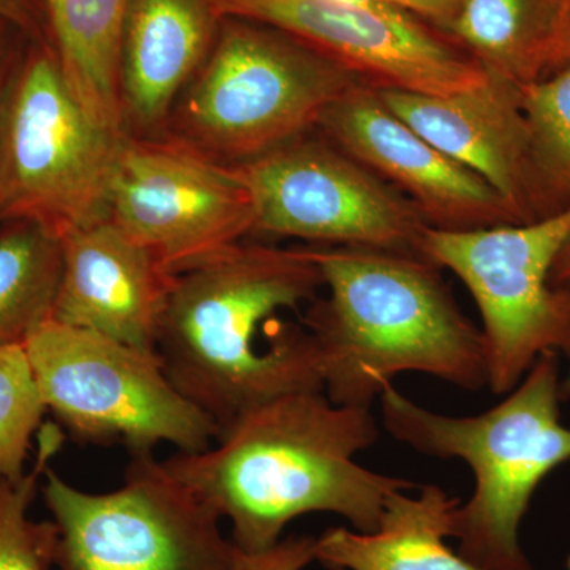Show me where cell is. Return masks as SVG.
Masks as SVG:
<instances>
[{
	"label": "cell",
	"instance_id": "obj_1",
	"mask_svg": "<svg viewBox=\"0 0 570 570\" xmlns=\"http://www.w3.org/2000/svg\"><path fill=\"white\" fill-rule=\"evenodd\" d=\"M379 434L371 407L340 406L324 390H303L249 409L212 448L176 452L164 466L230 520L236 549L262 553L306 513H335L354 531H377L390 494L420 489L356 463Z\"/></svg>",
	"mask_w": 570,
	"mask_h": 570
},
{
	"label": "cell",
	"instance_id": "obj_2",
	"mask_svg": "<svg viewBox=\"0 0 570 570\" xmlns=\"http://www.w3.org/2000/svg\"><path fill=\"white\" fill-rule=\"evenodd\" d=\"M322 285L311 250L243 243L175 276L156 341L165 376L219 430L277 396L324 390L311 333L275 321Z\"/></svg>",
	"mask_w": 570,
	"mask_h": 570
},
{
	"label": "cell",
	"instance_id": "obj_3",
	"mask_svg": "<svg viewBox=\"0 0 570 570\" xmlns=\"http://www.w3.org/2000/svg\"><path fill=\"white\" fill-rule=\"evenodd\" d=\"M311 254L328 296L313 302L303 325L330 401L371 407L401 373L469 392L489 387L482 330L456 305L441 268L419 255L363 247Z\"/></svg>",
	"mask_w": 570,
	"mask_h": 570
},
{
	"label": "cell",
	"instance_id": "obj_4",
	"mask_svg": "<svg viewBox=\"0 0 570 570\" xmlns=\"http://www.w3.org/2000/svg\"><path fill=\"white\" fill-rule=\"evenodd\" d=\"M558 356L543 355L519 385L479 415L453 417L419 406L393 384L381 401L382 426L422 455L460 459L475 489L453 520L459 553L480 570H532L520 527L535 490L570 461V428L561 422Z\"/></svg>",
	"mask_w": 570,
	"mask_h": 570
},
{
	"label": "cell",
	"instance_id": "obj_5",
	"mask_svg": "<svg viewBox=\"0 0 570 570\" xmlns=\"http://www.w3.org/2000/svg\"><path fill=\"white\" fill-rule=\"evenodd\" d=\"M127 137L78 104L50 41L29 40L0 92V225L61 236L107 219Z\"/></svg>",
	"mask_w": 570,
	"mask_h": 570
},
{
	"label": "cell",
	"instance_id": "obj_6",
	"mask_svg": "<svg viewBox=\"0 0 570 570\" xmlns=\"http://www.w3.org/2000/svg\"><path fill=\"white\" fill-rule=\"evenodd\" d=\"M198 71L179 111L181 141L239 164L303 137L363 85L288 33L238 18H228Z\"/></svg>",
	"mask_w": 570,
	"mask_h": 570
},
{
	"label": "cell",
	"instance_id": "obj_7",
	"mask_svg": "<svg viewBox=\"0 0 570 570\" xmlns=\"http://www.w3.org/2000/svg\"><path fill=\"white\" fill-rule=\"evenodd\" d=\"M24 346L48 411L80 444H121L138 456L163 442L204 452L219 436L217 423L168 381L157 355L52 318Z\"/></svg>",
	"mask_w": 570,
	"mask_h": 570
},
{
	"label": "cell",
	"instance_id": "obj_8",
	"mask_svg": "<svg viewBox=\"0 0 570 570\" xmlns=\"http://www.w3.org/2000/svg\"><path fill=\"white\" fill-rule=\"evenodd\" d=\"M570 236V205L534 223L426 227L419 253L466 285L482 317L489 387L508 395L543 355L570 358V285L551 268Z\"/></svg>",
	"mask_w": 570,
	"mask_h": 570
},
{
	"label": "cell",
	"instance_id": "obj_9",
	"mask_svg": "<svg viewBox=\"0 0 570 570\" xmlns=\"http://www.w3.org/2000/svg\"><path fill=\"white\" fill-rule=\"evenodd\" d=\"M43 480L58 570H235L223 519L154 453L130 456L124 485L108 493L77 489L51 466Z\"/></svg>",
	"mask_w": 570,
	"mask_h": 570
},
{
	"label": "cell",
	"instance_id": "obj_10",
	"mask_svg": "<svg viewBox=\"0 0 570 570\" xmlns=\"http://www.w3.org/2000/svg\"><path fill=\"white\" fill-rule=\"evenodd\" d=\"M108 219L175 277L254 234L253 195L236 165L184 141L127 137Z\"/></svg>",
	"mask_w": 570,
	"mask_h": 570
},
{
	"label": "cell",
	"instance_id": "obj_11",
	"mask_svg": "<svg viewBox=\"0 0 570 570\" xmlns=\"http://www.w3.org/2000/svg\"><path fill=\"white\" fill-rule=\"evenodd\" d=\"M236 167L257 234L422 257L419 209L330 141L295 138Z\"/></svg>",
	"mask_w": 570,
	"mask_h": 570
},
{
	"label": "cell",
	"instance_id": "obj_12",
	"mask_svg": "<svg viewBox=\"0 0 570 570\" xmlns=\"http://www.w3.org/2000/svg\"><path fill=\"white\" fill-rule=\"evenodd\" d=\"M220 18L269 26L322 52L367 88L425 96L479 88L489 71L415 14L379 0H214Z\"/></svg>",
	"mask_w": 570,
	"mask_h": 570
},
{
	"label": "cell",
	"instance_id": "obj_13",
	"mask_svg": "<svg viewBox=\"0 0 570 570\" xmlns=\"http://www.w3.org/2000/svg\"><path fill=\"white\" fill-rule=\"evenodd\" d=\"M337 149L411 202L430 227L475 230L519 224L478 174L420 137L362 85L324 112L318 126Z\"/></svg>",
	"mask_w": 570,
	"mask_h": 570
},
{
	"label": "cell",
	"instance_id": "obj_14",
	"mask_svg": "<svg viewBox=\"0 0 570 570\" xmlns=\"http://www.w3.org/2000/svg\"><path fill=\"white\" fill-rule=\"evenodd\" d=\"M377 94L420 137L485 179L519 224L553 214L540 184L517 86L490 77L479 88L450 96Z\"/></svg>",
	"mask_w": 570,
	"mask_h": 570
},
{
	"label": "cell",
	"instance_id": "obj_15",
	"mask_svg": "<svg viewBox=\"0 0 570 570\" xmlns=\"http://www.w3.org/2000/svg\"><path fill=\"white\" fill-rule=\"evenodd\" d=\"M61 279L52 321L156 354L174 277L110 219L59 236Z\"/></svg>",
	"mask_w": 570,
	"mask_h": 570
},
{
	"label": "cell",
	"instance_id": "obj_16",
	"mask_svg": "<svg viewBox=\"0 0 570 570\" xmlns=\"http://www.w3.org/2000/svg\"><path fill=\"white\" fill-rule=\"evenodd\" d=\"M219 18L214 0H130L121 45L126 132L163 129L176 96L202 69Z\"/></svg>",
	"mask_w": 570,
	"mask_h": 570
},
{
	"label": "cell",
	"instance_id": "obj_17",
	"mask_svg": "<svg viewBox=\"0 0 570 570\" xmlns=\"http://www.w3.org/2000/svg\"><path fill=\"white\" fill-rule=\"evenodd\" d=\"M460 504L436 485H420L419 497L395 491L377 531L330 528L316 539V561L328 570H480L445 543Z\"/></svg>",
	"mask_w": 570,
	"mask_h": 570
},
{
	"label": "cell",
	"instance_id": "obj_18",
	"mask_svg": "<svg viewBox=\"0 0 570 570\" xmlns=\"http://www.w3.org/2000/svg\"><path fill=\"white\" fill-rule=\"evenodd\" d=\"M448 33L490 77L521 88L570 61V0H464Z\"/></svg>",
	"mask_w": 570,
	"mask_h": 570
},
{
	"label": "cell",
	"instance_id": "obj_19",
	"mask_svg": "<svg viewBox=\"0 0 570 570\" xmlns=\"http://www.w3.org/2000/svg\"><path fill=\"white\" fill-rule=\"evenodd\" d=\"M130 0H45L52 48L78 104L129 135L121 102V45Z\"/></svg>",
	"mask_w": 570,
	"mask_h": 570
},
{
	"label": "cell",
	"instance_id": "obj_20",
	"mask_svg": "<svg viewBox=\"0 0 570 570\" xmlns=\"http://www.w3.org/2000/svg\"><path fill=\"white\" fill-rule=\"evenodd\" d=\"M61 268V242L50 228L0 225V344H24L50 321Z\"/></svg>",
	"mask_w": 570,
	"mask_h": 570
},
{
	"label": "cell",
	"instance_id": "obj_21",
	"mask_svg": "<svg viewBox=\"0 0 570 570\" xmlns=\"http://www.w3.org/2000/svg\"><path fill=\"white\" fill-rule=\"evenodd\" d=\"M63 436L58 423H43L36 460L24 478L0 479V570H58V527L52 520H32L29 509L40 480L62 448Z\"/></svg>",
	"mask_w": 570,
	"mask_h": 570
},
{
	"label": "cell",
	"instance_id": "obj_22",
	"mask_svg": "<svg viewBox=\"0 0 570 570\" xmlns=\"http://www.w3.org/2000/svg\"><path fill=\"white\" fill-rule=\"evenodd\" d=\"M519 89L540 184L557 213L570 205V61Z\"/></svg>",
	"mask_w": 570,
	"mask_h": 570
},
{
	"label": "cell",
	"instance_id": "obj_23",
	"mask_svg": "<svg viewBox=\"0 0 570 570\" xmlns=\"http://www.w3.org/2000/svg\"><path fill=\"white\" fill-rule=\"evenodd\" d=\"M47 411L24 344H0V479L24 478Z\"/></svg>",
	"mask_w": 570,
	"mask_h": 570
},
{
	"label": "cell",
	"instance_id": "obj_24",
	"mask_svg": "<svg viewBox=\"0 0 570 570\" xmlns=\"http://www.w3.org/2000/svg\"><path fill=\"white\" fill-rule=\"evenodd\" d=\"M316 539L285 538L262 553H245L235 547V570H303L316 561Z\"/></svg>",
	"mask_w": 570,
	"mask_h": 570
},
{
	"label": "cell",
	"instance_id": "obj_25",
	"mask_svg": "<svg viewBox=\"0 0 570 570\" xmlns=\"http://www.w3.org/2000/svg\"><path fill=\"white\" fill-rule=\"evenodd\" d=\"M0 21L9 22L29 40L51 43L45 0H0Z\"/></svg>",
	"mask_w": 570,
	"mask_h": 570
},
{
	"label": "cell",
	"instance_id": "obj_26",
	"mask_svg": "<svg viewBox=\"0 0 570 570\" xmlns=\"http://www.w3.org/2000/svg\"><path fill=\"white\" fill-rule=\"evenodd\" d=\"M379 2L400 7L428 24H433L439 31L448 33L464 0H379Z\"/></svg>",
	"mask_w": 570,
	"mask_h": 570
},
{
	"label": "cell",
	"instance_id": "obj_27",
	"mask_svg": "<svg viewBox=\"0 0 570 570\" xmlns=\"http://www.w3.org/2000/svg\"><path fill=\"white\" fill-rule=\"evenodd\" d=\"M28 41L24 33L18 31L9 22L0 21V92H2L3 82L9 77L11 67L17 62L18 56Z\"/></svg>",
	"mask_w": 570,
	"mask_h": 570
},
{
	"label": "cell",
	"instance_id": "obj_28",
	"mask_svg": "<svg viewBox=\"0 0 570 570\" xmlns=\"http://www.w3.org/2000/svg\"><path fill=\"white\" fill-rule=\"evenodd\" d=\"M550 279L551 284L557 285V287L570 285V236L562 246L560 254H558L557 261H554Z\"/></svg>",
	"mask_w": 570,
	"mask_h": 570
},
{
	"label": "cell",
	"instance_id": "obj_29",
	"mask_svg": "<svg viewBox=\"0 0 570 570\" xmlns=\"http://www.w3.org/2000/svg\"><path fill=\"white\" fill-rule=\"evenodd\" d=\"M561 393H562V397L570 396V374H569L568 379H566V381L562 382V384H561Z\"/></svg>",
	"mask_w": 570,
	"mask_h": 570
},
{
	"label": "cell",
	"instance_id": "obj_30",
	"mask_svg": "<svg viewBox=\"0 0 570 570\" xmlns=\"http://www.w3.org/2000/svg\"><path fill=\"white\" fill-rule=\"evenodd\" d=\"M568 570H570V554H569V558H568Z\"/></svg>",
	"mask_w": 570,
	"mask_h": 570
}]
</instances>
